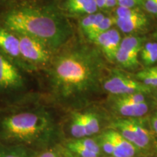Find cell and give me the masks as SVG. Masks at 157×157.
Wrapping results in <instances>:
<instances>
[{"label":"cell","mask_w":157,"mask_h":157,"mask_svg":"<svg viewBox=\"0 0 157 157\" xmlns=\"http://www.w3.org/2000/svg\"><path fill=\"white\" fill-rule=\"evenodd\" d=\"M3 26L15 34L32 37L54 50L66 42L71 34L70 26L62 17L44 10L20 7L7 12Z\"/></svg>","instance_id":"6da1fadb"},{"label":"cell","mask_w":157,"mask_h":157,"mask_svg":"<svg viewBox=\"0 0 157 157\" xmlns=\"http://www.w3.org/2000/svg\"><path fill=\"white\" fill-rule=\"evenodd\" d=\"M52 123L45 113L10 109L0 113V143L24 147L50 135Z\"/></svg>","instance_id":"7a4b0ae2"},{"label":"cell","mask_w":157,"mask_h":157,"mask_svg":"<svg viewBox=\"0 0 157 157\" xmlns=\"http://www.w3.org/2000/svg\"><path fill=\"white\" fill-rule=\"evenodd\" d=\"M92 55L73 52L57 58L52 69V79L63 93L84 90L96 81L98 64Z\"/></svg>","instance_id":"3957f363"},{"label":"cell","mask_w":157,"mask_h":157,"mask_svg":"<svg viewBox=\"0 0 157 157\" xmlns=\"http://www.w3.org/2000/svg\"><path fill=\"white\" fill-rule=\"evenodd\" d=\"M24 87V79L17 65L0 51V96L13 95Z\"/></svg>","instance_id":"277c9868"},{"label":"cell","mask_w":157,"mask_h":157,"mask_svg":"<svg viewBox=\"0 0 157 157\" xmlns=\"http://www.w3.org/2000/svg\"><path fill=\"white\" fill-rule=\"evenodd\" d=\"M16 34L19 39L20 52L23 63L43 65L50 61L51 50L48 47L32 37Z\"/></svg>","instance_id":"5b68a950"},{"label":"cell","mask_w":157,"mask_h":157,"mask_svg":"<svg viewBox=\"0 0 157 157\" xmlns=\"http://www.w3.org/2000/svg\"><path fill=\"white\" fill-rule=\"evenodd\" d=\"M103 87L106 91L113 95H123L133 93H149L151 87L143 82L129 79L122 76H115L109 78L103 84Z\"/></svg>","instance_id":"8992f818"},{"label":"cell","mask_w":157,"mask_h":157,"mask_svg":"<svg viewBox=\"0 0 157 157\" xmlns=\"http://www.w3.org/2000/svg\"><path fill=\"white\" fill-rule=\"evenodd\" d=\"M0 51L16 65L24 64L20 52L18 36L4 26L0 27Z\"/></svg>","instance_id":"52a82bcc"},{"label":"cell","mask_w":157,"mask_h":157,"mask_svg":"<svg viewBox=\"0 0 157 157\" xmlns=\"http://www.w3.org/2000/svg\"><path fill=\"white\" fill-rule=\"evenodd\" d=\"M121 36L117 29H111L100 34L93 41L101 47L105 56L110 60H115L121 43Z\"/></svg>","instance_id":"ba28073f"},{"label":"cell","mask_w":157,"mask_h":157,"mask_svg":"<svg viewBox=\"0 0 157 157\" xmlns=\"http://www.w3.org/2000/svg\"><path fill=\"white\" fill-rule=\"evenodd\" d=\"M103 135L112 143L113 157H133L135 156L137 148L117 130L110 129L103 132Z\"/></svg>","instance_id":"9c48e42d"},{"label":"cell","mask_w":157,"mask_h":157,"mask_svg":"<svg viewBox=\"0 0 157 157\" xmlns=\"http://www.w3.org/2000/svg\"><path fill=\"white\" fill-rule=\"evenodd\" d=\"M114 108L122 116L127 117H140L145 115L148 111L146 102L141 103H127L116 100Z\"/></svg>","instance_id":"30bf717a"},{"label":"cell","mask_w":157,"mask_h":157,"mask_svg":"<svg viewBox=\"0 0 157 157\" xmlns=\"http://www.w3.org/2000/svg\"><path fill=\"white\" fill-rule=\"evenodd\" d=\"M147 22L148 20L144 14L129 18L116 17V24L124 33H131L140 30L146 26Z\"/></svg>","instance_id":"8fae6325"},{"label":"cell","mask_w":157,"mask_h":157,"mask_svg":"<svg viewBox=\"0 0 157 157\" xmlns=\"http://www.w3.org/2000/svg\"><path fill=\"white\" fill-rule=\"evenodd\" d=\"M131 123L135 135V142L134 146L137 149L146 148L150 144L151 137L149 131L143 125L135 120L131 119Z\"/></svg>","instance_id":"7c38bea8"},{"label":"cell","mask_w":157,"mask_h":157,"mask_svg":"<svg viewBox=\"0 0 157 157\" xmlns=\"http://www.w3.org/2000/svg\"><path fill=\"white\" fill-rule=\"evenodd\" d=\"M140 53L144 64L152 66L157 61V42H147L143 45Z\"/></svg>","instance_id":"4fadbf2b"},{"label":"cell","mask_w":157,"mask_h":157,"mask_svg":"<svg viewBox=\"0 0 157 157\" xmlns=\"http://www.w3.org/2000/svg\"><path fill=\"white\" fill-rule=\"evenodd\" d=\"M143 47V39L135 36H126L121 39L120 45H119V48L136 55H139Z\"/></svg>","instance_id":"5bb4252c"},{"label":"cell","mask_w":157,"mask_h":157,"mask_svg":"<svg viewBox=\"0 0 157 157\" xmlns=\"http://www.w3.org/2000/svg\"><path fill=\"white\" fill-rule=\"evenodd\" d=\"M114 127H116L122 136L126 140L132 143L133 145L135 142V135L133 130L132 123L130 119H120L114 123Z\"/></svg>","instance_id":"9a60e30c"},{"label":"cell","mask_w":157,"mask_h":157,"mask_svg":"<svg viewBox=\"0 0 157 157\" xmlns=\"http://www.w3.org/2000/svg\"><path fill=\"white\" fill-rule=\"evenodd\" d=\"M115 60L124 67H135L138 64V55L131 53L129 51L119 48Z\"/></svg>","instance_id":"2e32d148"},{"label":"cell","mask_w":157,"mask_h":157,"mask_svg":"<svg viewBox=\"0 0 157 157\" xmlns=\"http://www.w3.org/2000/svg\"><path fill=\"white\" fill-rule=\"evenodd\" d=\"M25 147L0 143V157H27Z\"/></svg>","instance_id":"e0dca14e"},{"label":"cell","mask_w":157,"mask_h":157,"mask_svg":"<svg viewBox=\"0 0 157 157\" xmlns=\"http://www.w3.org/2000/svg\"><path fill=\"white\" fill-rule=\"evenodd\" d=\"M71 132L75 138H82L87 136L85 127H84L82 113H74L72 119Z\"/></svg>","instance_id":"ac0fdd59"},{"label":"cell","mask_w":157,"mask_h":157,"mask_svg":"<svg viewBox=\"0 0 157 157\" xmlns=\"http://www.w3.org/2000/svg\"><path fill=\"white\" fill-rule=\"evenodd\" d=\"M115 23H116V17H104V18L102 20L101 22L100 23V24L98 26V28L95 29V31H94L93 33H92L90 36H87L88 39L93 42L96 37L99 36L100 34L105 32V31H109V29H111V27L112 26L113 24H115Z\"/></svg>","instance_id":"d6986e66"},{"label":"cell","mask_w":157,"mask_h":157,"mask_svg":"<svg viewBox=\"0 0 157 157\" xmlns=\"http://www.w3.org/2000/svg\"><path fill=\"white\" fill-rule=\"evenodd\" d=\"M67 148L69 149L71 152L74 154H77L80 157H98V155L95 154V153L92 152L91 151L88 150L85 147L81 146L78 143H76V141L71 140L69 141L67 143Z\"/></svg>","instance_id":"ffe728a7"},{"label":"cell","mask_w":157,"mask_h":157,"mask_svg":"<svg viewBox=\"0 0 157 157\" xmlns=\"http://www.w3.org/2000/svg\"><path fill=\"white\" fill-rule=\"evenodd\" d=\"M137 78L148 87H157V77L149 72L146 68L139 71L137 74Z\"/></svg>","instance_id":"44dd1931"},{"label":"cell","mask_w":157,"mask_h":157,"mask_svg":"<svg viewBox=\"0 0 157 157\" xmlns=\"http://www.w3.org/2000/svg\"><path fill=\"white\" fill-rule=\"evenodd\" d=\"M117 101L127 103H141L146 102L144 94L142 93H133L128 94V95H119L117 99Z\"/></svg>","instance_id":"7402d4cb"},{"label":"cell","mask_w":157,"mask_h":157,"mask_svg":"<svg viewBox=\"0 0 157 157\" xmlns=\"http://www.w3.org/2000/svg\"><path fill=\"white\" fill-rule=\"evenodd\" d=\"M116 13H117V17H119V18H129V17L139 16L143 14L137 9L126 8V7H119V6L116 10Z\"/></svg>","instance_id":"603a6c76"},{"label":"cell","mask_w":157,"mask_h":157,"mask_svg":"<svg viewBox=\"0 0 157 157\" xmlns=\"http://www.w3.org/2000/svg\"><path fill=\"white\" fill-rule=\"evenodd\" d=\"M76 143H78L81 146L85 147L86 148H87L88 150L91 151L92 152L95 153V154L99 155L100 151H101V148H100L99 144L96 142L95 140H94L93 139L91 138H78L75 140Z\"/></svg>","instance_id":"cb8c5ba5"},{"label":"cell","mask_w":157,"mask_h":157,"mask_svg":"<svg viewBox=\"0 0 157 157\" xmlns=\"http://www.w3.org/2000/svg\"><path fill=\"white\" fill-rule=\"evenodd\" d=\"M98 7L95 0H89L87 2L84 4L81 7L75 10L73 13H80V14L92 15L95 14L98 10Z\"/></svg>","instance_id":"d4e9b609"},{"label":"cell","mask_w":157,"mask_h":157,"mask_svg":"<svg viewBox=\"0 0 157 157\" xmlns=\"http://www.w3.org/2000/svg\"><path fill=\"white\" fill-rule=\"evenodd\" d=\"M83 114L92 135L99 132L100 125L97 117L94 113H83Z\"/></svg>","instance_id":"484cf974"},{"label":"cell","mask_w":157,"mask_h":157,"mask_svg":"<svg viewBox=\"0 0 157 157\" xmlns=\"http://www.w3.org/2000/svg\"><path fill=\"white\" fill-rule=\"evenodd\" d=\"M96 18V14H92L88 15L87 16L84 17L81 21V26L82 29H83L84 32L86 34H89V32L91 31L92 28H93L94 23H95Z\"/></svg>","instance_id":"4316f807"},{"label":"cell","mask_w":157,"mask_h":157,"mask_svg":"<svg viewBox=\"0 0 157 157\" xmlns=\"http://www.w3.org/2000/svg\"><path fill=\"white\" fill-rule=\"evenodd\" d=\"M101 146L103 150L108 154L113 155V146L112 143L105 135H102L101 137Z\"/></svg>","instance_id":"83f0119b"},{"label":"cell","mask_w":157,"mask_h":157,"mask_svg":"<svg viewBox=\"0 0 157 157\" xmlns=\"http://www.w3.org/2000/svg\"><path fill=\"white\" fill-rule=\"evenodd\" d=\"M88 1L89 0H68L66 3V9L71 13H74L75 10L81 7Z\"/></svg>","instance_id":"f1b7e54d"},{"label":"cell","mask_w":157,"mask_h":157,"mask_svg":"<svg viewBox=\"0 0 157 157\" xmlns=\"http://www.w3.org/2000/svg\"><path fill=\"white\" fill-rule=\"evenodd\" d=\"M143 6L147 12L152 15H157V1L156 0H144Z\"/></svg>","instance_id":"f546056e"},{"label":"cell","mask_w":157,"mask_h":157,"mask_svg":"<svg viewBox=\"0 0 157 157\" xmlns=\"http://www.w3.org/2000/svg\"><path fill=\"white\" fill-rule=\"evenodd\" d=\"M144 0H119L118 5L126 8H135V7L143 3Z\"/></svg>","instance_id":"4dcf8cb0"},{"label":"cell","mask_w":157,"mask_h":157,"mask_svg":"<svg viewBox=\"0 0 157 157\" xmlns=\"http://www.w3.org/2000/svg\"><path fill=\"white\" fill-rule=\"evenodd\" d=\"M151 123L153 129L157 134V112L154 113V115L152 117L151 119Z\"/></svg>","instance_id":"1f68e13d"},{"label":"cell","mask_w":157,"mask_h":157,"mask_svg":"<svg viewBox=\"0 0 157 157\" xmlns=\"http://www.w3.org/2000/svg\"><path fill=\"white\" fill-rule=\"evenodd\" d=\"M117 0H105V8H111L117 5Z\"/></svg>","instance_id":"d6a6232c"},{"label":"cell","mask_w":157,"mask_h":157,"mask_svg":"<svg viewBox=\"0 0 157 157\" xmlns=\"http://www.w3.org/2000/svg\"><path fill=\"white\" fill-rule=\"evenodd\" d=\"M38 157H58V156L56 153L50 151H46V152L42 153V154L39 155Z\"/></svg>","instance_id":"836d02e7"},{"label":"cell","mask_w":157,"mask_h":157,"mask_svg":"<svg viewBox=\"0 0 157 157\" xmlns=\"http://www.w3.org/2000/svg\"><path fill=\"white\" fill-rule=\"evenodd\" d=\"M96 5H97L98 8L102 9L105 7V0H95Z\"/></svg>","instance_id":"e575fe53"},{"label":"cell","mask_w":157,"mask_h":157,"mask_svg":"<svg viewBox=\"0 0 157 157\" xmlns=\"http://www.w3.org/2000/svg\"><path fill=\"white\" fill-rule=\"evenodd\" d=\"M146 69L157 77V67H150V68H147Z\"/></svg>","instance_id":"d590c367"},{"label":"cell","mask_w":157,"mask_h":157,"mask_svg":"<svg viewBox=\"0 0 157 157\" xmlns=\"http://www.w3.org/2000/svg\"><path fill=\"white\" fill-rule=\"evenodd\" d=\"M154 36L155 38H156V39H157V29H156V31H155V32H154Z\"/></svg>","instance_id":"8d00e7d4"},{"label":"cell","mask_w":157,"mask_h":157,"mask_svg":"<svg viewBox=\"0 0 157 157\" xmlns=\"http://www.w3.org/2000/svg\"><path fill=\"white\" fill-rule=\"evenodd\" d=\"M117 1H119V0H117Z\"/></svg>","instance_id":"74e56055"},{"label":"cell","mask_w":157,"mask_h":157,"mask_svg":"<svg viewBox=\"0 0 157 157\" xmlns=\"http://www.w3.org/2000/svg\"><path fill=\"white\" fill-rule=\"evenodd\" d=\"M156 1H157V0H156Z\"/></svg>","instance_id":"f35d334b"}]
</instances>
